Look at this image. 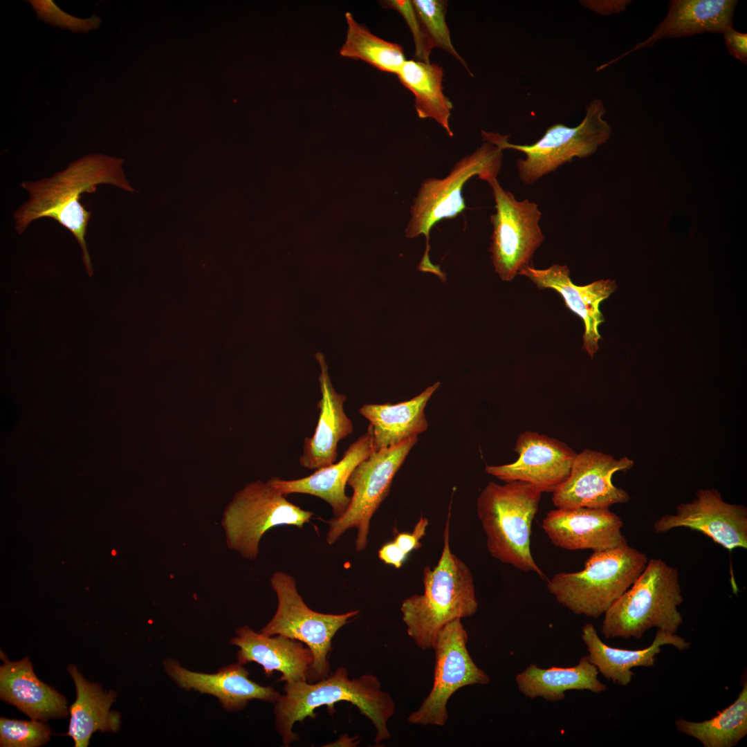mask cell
<instances>
[{
    "label": "cell",
    "mask_w": 747,
    "mask_h": 747,
    "mask_svg": "<svg viewBox=\"0 0 747 747\" xmlns=\"http://www.w3.org/2000/svg\"><path fill=\"white\" fill-rule=\"evenodd\" d=\"M382 5L385 8L396 10L406 21L413 35L416 60L426 63L430 62V55L434 46L427 35L412 1L388 0L382 1Z\"/></svg>",
    "instance_id": "cell-35"
},
{
    "label": "cell",
    "mask_w": 747,
    "mask_h": 747,
    "mask_svg": "<svg viewBox=\"0 0 747 747\" xmlns=\"http://www.w3.org/2000/svg\"><path fill=\"white\" fill-rule=\"evenodd\" d=\"M417 440L418 437H414L398 445L374 451L354 469L347 481L353 490L349 504L341 516L328 522L326 540L329 544L355 528L356 552L366 548L371 519L388 496L396 474Z\"/></svg>",
    "instance_id": "cell-11"
},
{
    "label": "cell",
    "mask_w": 747,
    "mask_h": 747,
    "mask_svg": "<svg viewBox=\"0 0 747 747\" xmlns=\"http://www.w3.org/2000/svg\"><path fill=\"white\" fill-rule=\"evenodd\" d=\"M542 492L533 485L512 481L504 485L489 482L477 500V513L494 558L525 572L544 574L531 551L533 519Z\"/></svg>",
    "instance_id": "cell-5"
},
{
    "label": "cell",
    "mask_w": 747,
    "mask_h": 747,
    "mask_svg": "<svg viewBox=\"0 0 747 747\" xmlns=\"http://www.w3.org/2000/svg\"><path fill=\"white\" fill-rule=\"evenodd\" d=\"M742 678V689L737 699L716 716L701 722L680 718L675 721L677 730L697 739L704 747H733L747 735V680Z\"/></svg>",
    "instance_id": "cell-30"
},
{
    "label": "cell",
    "mask_w": 747,
    "mask_h": 747,
    "mask_svg": "<svg viewBox=\"0 0 747 747\" xmlns=\"http://www.w3.org/2000/svg\"><path fill=\"white\" fill-rule=\"evenodd\" d=\"M270 584L277 596V608L260 632L266 636L282 635L306 645L313 656L309 683L326 678L330 670L328 655L333 636L360 611L329 614L311 609L298 593L295 578L284 571L274 573Z\"/></svg>",
    "instance_id": "cell-10"
},
{
    "label": "cell",
    "mask_w": 747,
    "mask_h": 747,
    "mask_svg": "<svg viewBox=\"0 0 747 747\" xmlns=\"http://www.w3.org/2000/svg\"><path fill=\"white\" fill-rule=\"evenodd\" d=\"M374 451L373 429L369 425L367 432L348 447L337 463L316 470L301 479L284 480L273 477L268 483L285 495L302 493L317 497L329 504L334 517H339L345 512L351 500V497L345 493L350 475Z\"/></svg>",
    "instance_id": "cell-19"
},
{
    "label": "cell",
    "mask_w": 747,
    "mask_h": 747,
    "mask_svg": "<svg viewBox=\"0 0 747 747\" xmlns=\"http://www.w3.org/2000/svg\"><path fill=\"white\" fill-rule=\"evenodd\" d=\"M634 461L627 456L616 459L600 452L584 449L576 454L567 479L553 492L557 508H609L627 502L629 493L613 484V474L628 470Z\"/></svg>",
    "instance_id": "cell-15"
},
{
    "label": "cell",
    "mask_w": 747,
    "mask_h": 747,
    "mask_svg": "<svg viewBox=\"0 0 747 747\" xmlns=\"http://www.w3.org/2000/svg\"><path fill=\"white\" fill-rule=\"evenodd\" d=\"M736 0H672L663 20L652 35L607 64L598 67L599 71L628 54L645 48H651L663 38H679L702 33H723L732 26Z\"/></svg>",
    "instance_id": "cell-20"
},
{
    "label": "cell",
    "mask_w": 747,
    "mask_h": 747,
    "mask_svg": "<svg viewBox=\"0 0 747 747\" xmlns=\"http://www.w3.org/2000/svg\"><path fill=\"white\" fill-rule=\"evenodd\" d=\"M37 17L54 26L68 28L73 32L86 33L97 29L101 22L100 17L95 15L81 19L62 11L53 1H28Z\"/></svg>",
    "instance_id": "cell-34"
},
{
    "label": "cell",
    "mask_w": 747,
    "mask_h": 747,
    "mask_svg": "<svg viewBox=\"0 0 747 747\" xmlns=\"http://www.w3.org/2000/svg\"><path fill=\"white\" fill-rule=\"evenodd\" d=\"M165 666L181 688L215 696L227 710L241 709L252 699L275 703L281 697L274 688L250 680L248 672L239 663L223 667L214 674L190 671L172 660L165 661Z\"/></svg>",
    "instance_id": "cell-24"
},
{
    "label": "cell",
    "mask_w": 747,
    "mask_h": 747,
    "mask_svg": "<svg viewBox=\"0 0 747 747\" xmlns=\"http://www.w3.org/2000/svg\"><path fill=\"white\" fill-rule=\"evenodd\" d=\"M284 691L285 694L275 703L274 711L276 728L284 746L299 739L293 731L296 722L315 717V710L323 706L331 713L334 704L340 701L353 704L372 722L376 746L390 738L387 723L394 714L395 703L389 693L381 690L374 675L349 679L347 669L340 667L333 674L316 682L286 683Z\"/></svg>",
    "instance_id": "cell-2"
},
{
    "label": "cell",
    "mask_w": 747,
    "mask_h": 747,
    "mask_svg": "<svg viewBox=\"0 0 747 747\" xmlns=\"http://www.w3.org/2000/svg\"><path fill=\"white\" fill-rule=\"evenodd\" d=\"M231 643L239 647L237 658L242 665L257 663L268 676L277 671L282 674L279 681L286 683L308 680L313 656L299 640L282 635L266 636L244 626L237 630Z\"/></svg>",
    "instance_id": "cell-21"
},
{
    "label": "cell",
    "mask_w": 747,
    "mask_h": 747,
    "mask_svg": "<svg viewBox=\"0 0 747 747\" xmlns=\"http://www.w3.org/2000/svg\"><path fill=\"white\" fill-rule=\"evenodd\" d=\"M123 160L102 154H88L50 178L24 181L21 186L29 194L28 201L14 213L15 230L23 233L33 221L49 217L69 230L82 251V261L89 277L93 267L85 236L91 212L80 202L81 194L94 192L100 184H111L133 192L122 169Z\"/></svg>",
    "instance_id": "cell-1"
},
{
    "label": "cell",
    "mask_w": 747,
    "mask_h": 747,
    "mask_svg": "<svg viewBox=\"0 0 747 747\" xmlns=\"http://www.w3.org/2000/svg\"><path fill=\"white\" fill-rule=\"evenodd\" d=\"M566 265L553 264L546 269H536L528 265L518 275L528 277L538 288H552L562 297L565 306L583 321V347L593 358L599 349L601 336L599 325L605 321L600 311V303L607 299L616 288L614 281L600 279L585 286L575 285Z\"/></svg>",
    "instance_id": "cell-18"
},
{
    "label": "cell",
    "mask_w": 747,
    "mask_h": 747,
    "mask_svg": "<svg viewBox=\"0 0 747 747\" xmlns=\"http://www.w3.org/2000/svg\"><path fill=\"white\" fill-rule=\"evenodd\" d=\"M678 570L661 559L648 560L633 584L605 613V638L640 639L652 628L676 634L683 623Z\"/></svg>",
    "instance_id": "cell-4"
},
{
    "label": "cell",
    "mask_w": 747,
    "mask_h": 747,
    "mask_svg": "<svg viewBox=\"0 0 747 747\" xmlns=\"http://www.w3.org/2000/svg\"><path fill=\"white\" fill-rule=\"evenodd\" d=\"M623 522L609 508H557L548 513L542 527L556 546L569 551H593L616 548L627 542Z\"/></svg>",
    "instance_id": "cell-17"
},
{
    "label": "cell",
    "mask_w": 747,
    "mask_h": 747,
    "mask_svg": "<svg viewBox=\"0 0 747 747\" xmlns=\"http://www.w3.org/2000/svg\"><path fill=\"white\" fill-rule=\"evenodd\" d=\"M486 182L492 189L496 212L490 216L492 243L489 249L495 270L503 281H511L530 261L544 240L540 226L538 205L518 201L505 190L497 178Z\"/></svg>",
    "instance_id": "cell-12"
},
{
    "label": "cell",
    "mask_w": 747,
    "mask_h": 747,
    "mask_svg": "<svg viewBox=\"0 0 747 747\" xmlns=\"http://www.w3.org/2000/svg\"><path fill=\"white\" fill-rule=\"evenodd\" d=\"M0 698L31 719L47 721L68 714L64 695L38 679L28 657L10 661L1 651Z\"/></svg>",
    "instance_id": "cell-23"
},
{
    "label": "cell",
    "mask_w": 747,
    "mask_h": 747,
    "mask_svg": "<svg viewBox=\"0 0 747 747\" xmlns=\"http://www.w3.org/2000/svg\"><path fill=\"white\" fill-rule=\"evenodd\" d=\"M481 137L482 145L459 160L445 177L424 180L414 199L405 235L409 239L420 234L425 237V251L418 266L421 272L435 274L439 270L429 257L430 233L438 222L455 218L466 209L462 196L465 183L474 176L485 181L497 178L501 170L504 150L490 139Z\"/></svg>",
    "instance_id": "cell-7"
},
{
    "label": "cell",
    "mask_w": 747,
    "mask_h": 747,
    "mask_svg": "<svg viewBox=\"0 0 747 747\" xmlns=\"http://www.w3.org/2000/svg\"><path fill=\"white\" fill-rule=\"evenodd\" d=\"M428 525L427 518L421 515L411 533H399L394 541L400 549L409 555L421 547L420 540L425 535Z\"/></svg>",
    "instance_id": "cell-36"
},
{
    "label": "cell",
    "mask_w": 747,
    "mask_h": 747,
    "mask_svg": "<svg viewBox=\"0 0 747 747\" xmlns=\"http://www.w3.org/2000/svg\"><path fill=\"white\" fill-rule=\"evenodd\" d=\"M450 517L449 513L437 564L423 569V593L405 599L400 607L408 636L423 650L432 649L445 625L472 616L478 608L472 571L450 548Z\"/></svg>",
    "instance_id": "cell-3"
},
{
    "label": "cell",
    "mask_w": 747,
    "mask_h": 747,
    "mask_svg": "<svg viewBox=\"0 0 747 747\" xmlns=\"http://www.w3.org/2000/svg\"><path fill=\"white\" fill-rule=\"evenodd\" d=\"M605 113L602 102L593 99L586 107L585 116L578 126L554 124L531 145L510 143L507 135L499 133L483 130L481 133L503 150L514 149L525 155L524 159L517 160L516 166L520 181L531 185L575 157L587 158L605 143L611 134V127L602 118Z\"/></svg>",
    "instance_id": "cell-8"
},
{
    "label": "cell",
    "mask_w": 747,
    "mask_h": 747,
    "mask_svg": "<svg viewBox=\"0 0 747 747\" xmlns=\"http://www.w3.org/2000/svg\"><path fill=\"white\" fill-rule=\"evenodd\" d=\"M515 462L486 465V472L505 482H527L542 492H553L569 477L576 453L563 442L526 431L518 437Z\"/></svg>",
    "instance_id": "cell-16"
},
{
    "label": "cell",
    "mask_w": 747,
    "mask_h": 747,
    "mask_svg": "<svg viewBox=\"0 0 747 747\" xmlns=\"http://www.w3.org/2000/svg\"><path fill=\"white\" fill-rule=\"evenodd\" d=\"M50 736V729L44 721L0 718L1 747H38L46 744Z\"/></svg>",
    "instance_id": "cell-33"
},
{
    "label": "cell",
    "mask_w": 747,
    "mask_h": 747,
    "mask_svg": "<svg viewBox=\"0 0 747 747\" xmlns=\"http://www.w3.org/2000/svg\"><path fill=\"white\" fill-rule=\"evenodd\" d=\"M347 37L340 50L342 57L362 60L380 71L397 74L407 60L403 47L384 40L358 24L350 12L345 15Z\"/></svg>",
    "instance_id": "cell-31"
},
{
    "label": "cell",
    "mask_w": 747,
    "mask_h": 747,
    "mask_svg": "<svg viewBox=\"0 0 747 747\" xmlns=\"http://www.w3.org/2000/svg\"><path fill=\"white\" fill-rule=\"evenodd\" d=\"M313 515L289 501L268 482L258 480L234 495L223 512L221 524L228 547L254 560L267 531L282 525L302 528Z\"/></svg>",
    "instance_id": "cell-9"
},
{
    "label": "cell",
    "mask_w": 747,
    "mask_h": 747,
    "mask_svg": "<svg viewBox=\"0 0 747 747\" xmlns=\"http://www.w3.org/2000/svg\"><path fill=\"white\" fill-rule=\"evenodd\" d=\"M581 638L587 647L589 653L587 656L590 663L607 679L622 686L631 683L634 674L631 670L632 668L653 667L662 646L672 645L679 651H684L690 647V643L685 638L658 629L652 643L646 648L625 649L612 647L600 638L591 623H587L582 627Z\"/></svg>",
    "instance_id": "cell-25"
},
{
    "label": "cell",
    "mask_w": 747,
    "mask_h": 747,
    "mask_svg": "<svg viewBox=\"0 0 747 747\" xmlns=\"http://www.w3.org/2000/svg\"><path fill=\"white\" fill-rule=\"evenodd\" d=\"M681 527L699 531L729 551L747 548L746 507L726 502L715 489L699 490L692 501L679 504L674 514L653 525L656 533Z\"/></svg>",
    "instance_id": "cell-14"
},
{
    "label": "cell",
    "mask_w": 747,
    "mask_h": 747,
    "mask_svg": "<svg viewBox=\"0 0 747 747\" xmlns=\"http://www.w3.org/2000/svg\"><path fill=\"white\" fill-rule=\"evenodd\" d=\"M396 75L414 95L418 116L434 120L452 137L449 119L453 105L443 93V68L435 63L410 59L405 61Z\"/></svg>",
    "instance_id": "cell-29"
},
{
    "label": "cell",
    "mask_w": 747,
    "mask_h": 747,
    "mask_svg": "<svg viewBox=\"0 0 747 747\" xmlns=\"http://www.w3.org/2000/svg\"><path fill=\"white\" fill-rule=\"evenodd\" d=\"M468 639L461 619L450 622L437 633L432 646L435 653L432 688L418 708L408 716L409 723L443 726L448 719V702L457 690L489 683V676L468 652Z\"/></svg>",
    "instance_id": "cell-13"
},
{
    "label": "cell",
    "mask_w": 747,
    "mask_h": 747,
    "mask_svg": "<svg viewBox=\"0 0 747 747\" xmlns=\"http://www.w3.org/2000/svg\"><path fill=\"white\" fill-rule=\"evenodd\" d=\"M67 670L76 688V699L69 708L70 723L66 733L74 741L75 747H86L96 731L116 732L120 727V714L111 710L116 701L113 690L103 691L98 683L84 679L75 665Z\"/></svg>",
    "instance_id": "cell-27"
},
{
    "label": "cell",
    "mask_w": 747,
    "mask_h": 747,
    "mask_svg": "<svg viewBox=\"0 0 747 747\" xmlns=\"http://www.w3.org/2000/svg\"><path fill=\"white\" fill-rule=\"evenodd\" d=\"M321 369L319 376L321 399L317 426L311 437L304 441L299 464L309 470H318L334 463L339 442L352 433L353 425L344 412L347 397L335 391L322 355H317Z\"/></svg>",
    "instance_id": "cell-22"
},
{
    "label": "cell",
    "mask_w": 747,
    "mask_h": 747,
    "mask_svg": "<svg viewBox=\"0 0 747 747\" xmlns=\"http://www.w3.org/2000/svg\"><path fill=\"white\" fill-rule=\"evenodd\" d=\"M647 562L645 553L627 543L593 551L582 570L556 573L547 589L573 614L597 618L633 584Z\"/></svg>",
    "instance_id": "cell-6"
},
{
    "label": "cell",
    "mask_w": 747,
    "mask_h": 747,
    "mask_svg": "<svg viewBox=\"0 0 747 747\" xmlns=\"http://www.w3.org/2000/svg\"><path fill=\"white\" fill-rule=\"evenodd\" d=\"M394 541L385 544L378 551V557L386 564L393 566L396 569L400 568L405 562L407 556Z\"/></svg>",
    "instance_id": "cell-38"
},
{
    "label": "cell",
    "mask_w": 747,
    "mask_h": 747,
    "mask_svg": "<svg viewBox=\"0 0 747 747\" xmlns=\"http://www.w3.org/2000/svg\"><path fill=\"white\" fill-rule=\"evenodd\" d=\"M597 667L584 656L576 665L569 667L543 669L531 664L517 674L515 681L519 692L526 697L560 701L565 699V692L569 690L605 691L607 685L599 681Z\"/></svg>",
    "instance_id": "cell-28"
},
{
    "label": "cell",
    "mask_w": 747,
    "mask_h": 747,
    "mask_svg": "<svg viewBox=\"0 0 747 747\" xmlns=\"http://www.w3.org/2000/svg\"><path fill=\"white\" fill-rule=\"evenodd\" d=\"M413 6L434 48H440L458 59L467 68L465 62L452 44L445 21L448 1L442 0H413Z\"/></svg>",
    "instance_id": "cell-32"
},
{
    "label": "cell",
    "mask_w": 747,
    "mask_h": 747,
    "mask_svg": "<svg viewBox=\"0 0 747 747\" xmlns=\"http://www.w3.org/2000/svg\"><path fill=\"white\" fill-rule=\"evenodd\" d=\"M580 2L589 9L593 10L600 15H608L624 11L626 9L627 6L629 4L631 1H582Z\"/></svg>",
    "instance_id": "cell-39"
},
{
    "label": "cell",
    "mask_w": 747,
    "mask_h": 747,
    "mask_svg": "<svg viewBox=\"0 0 747 747\" xmlns=\"http://www.w3.org/2000/svg\"><path fill=\"white\" fill-rule=\"evenodd\" d=\"M439 382L412 399L396 404H364L359 413L373 429L376 451L398 445L427 430L425 407Z\"/></svg>",
    "instance_id": "cell-26"
},
{
    "label": "cell",
    "mask_w": 747,
    "mask_h": 747,
    "mask_svg": "<svg viewBox=\"0 0 747 747\" xmlns=\"http://www.w3.org/2000/svg\"><path fill=\"white\" fill-rule=\"evenodd\" d=\"M726 48L730 55L744 64L747 63V35L728 27L723 33Z\"/></svg>",
    "instance_id": "cell-37"
}]
</instances>
